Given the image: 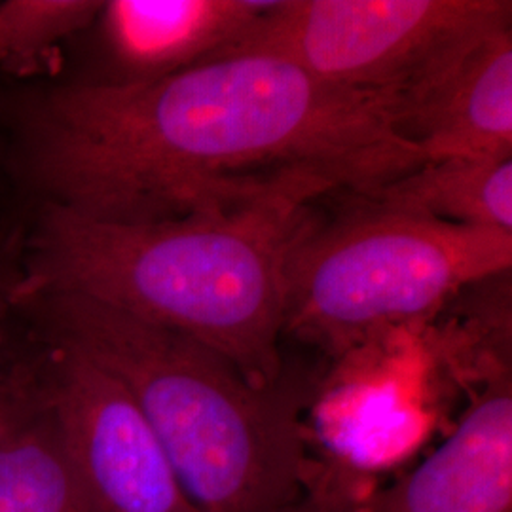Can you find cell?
Returning <instances> with one entry per match:
<instances>
[{
	"mask_svg": "<svg viewBox=\"0 0 512 512\" xmlns=\"http://www.w3.org/2000/svg\"><path fill=\"white\" fill-rule=\"evenodd\" d=\"M0 512H95L46 406L0 440Z\"/></svg>",
	"mask_w": 512,
	"mask_h": 512,
	"instance_id": "obj_11",
	"label": "cell"
},
{
	"mask_svg": "<svg viewBox=\"0 0 512 512\" xmlns=\"http://www.w3.org/2000/svg\"><path fill=\"white\" fill-rule=\"evenodd\" d=\"M361 512H512V387L501 374L454 433Z\"/></svg>",
	"mask_w": 512,
	"mask_h": 512,
	"instance_id": "obj_8",
	"label": "cell"
},
{
	"mask_svg": "<svg viewBox=\"0 0 512 512\" xmlns=\"http://www.w3.org/2000/svg\"><path fill=\"white\" fill-rule=\"evenodd\" d=\"M8 306H12V300H10V285H2V283H0V348H2V340H4V327H6Z\"/></svg>",
	"mask_w": 512,
	"mask_h": 512,
	"instance_id": "obj_15",
	"label": "cell"
},
{
	"mask_svg": "<svg viewBox=\"0 0 512 512\" xmlns=\"http://www.w3.org/2000/svg\"><path fill=\"white\" fill-rule=\"evenodd\" d=\"M511 16L505 0H274L228 55H279L330 88L397 105Z\"/></svg>",
	"mask_w": 512,
	"mask_h": 512,
	"instance_id": "obj_5",
	"label": "cell"
},
{
	"mask_svg": "<svg viewBox=\"0 0 512 512\" xmlns=\"http://www.w3.org/2000/svg\"><path fill=\"white\" fill-rule=\"evenodd\" d=\"M287 512H361V499L336 473L311 476L306 494Z\"/></svg>",
	"mask_w": 512,
	"mask_h": 512,
	"instance_id": "obj_14",
	"label": "cell"
},
{
	"mask_svg": "<svg viewBox=\"0 0 512 512\" xmlns=\"http://www.w3.org/2000/svg\"><path fill=\"white\" fill-rule=\"evenodd\" d=\"M274 0H109L95 21L116 82L181 73L239 48Z\"/></svg>",
	"mask_w": 512,
	"mask_h": 512,
	"instance_id": "obj_9",
	"label": "cell"
},
{
	"mask_svg": "<svg viewBox=\"0 0 512 512\" xmlns=\"http://www.w3.org/2000/svg\"><path fill=\"white\" fill-rule=\"evenodd\" d=\"M74 473L95 512H202L145 414L109 370L55 340L40 370Z\"/></svg>",
	"mask_w": 512,
	"mask_h": 512,
	"instance_id": "obj_6",
	"label": "cell"
},
{
	"mask_svg": "<svg viewBox=\"0 0 512 512\" xmlns=\"http://www.w3.org/2000/svg\"><path fill=\"white\" fill-rule=\"evenodd\" d=\"M349 202L512 232V156L429 160Z\"/></svg>",
	"mask_w": 512,
	"mask_h": 512,
	"instance_id": "obj_10",
	"label": "cell"
},
{
	"mask_svg": "<svg viewBox=\"0 0 512 512\" xmlns=\"http://www.w3.org/2000/svg\"><path fill=\"white\" fill-rule=\"evenodd\" d=\"M99 0H0V69L44 71L67 38L90 27Z\"/></svg>",
	"mask_w": 512,
	"mask_h": 512,
	"instance_id": "obj_12",
	"label": "cell"
},
{
	"mask_svg": "<svg viewBox=\"0 0 512 512\" xmlns=\"http://www.w3.org/2000/svg\"><path fill=\"white\" fill-rule=\"evenodd\" d=\"M323 194L289 190L211 217L109 224L46 205L12 304L74 294L219 353L255 387L283 378L285 266Z\"/></svg>",
	"mask_w": 512,
	"mask_h": 512,
	"instance_id": "obj_2",
	"label": "cell"
},
{
	"mask_svg": "<svg viewBox=\"0 0 512 512\" xmlns=\"http://www.w3.org/2000/svg\"><path fill=\"white\" fill-rule=\"evenodd\" d=\"M19 135L46 205L109 224L211 217L300 188L359 194L427 162L391 97L330 88L272 54L48 88L21 107Z\"/></svg>",
	"mask_w": 512,
	"mask_h": 512,
	"instance_id": "obj_1",
	"label": "cell"
},
{
	"mask_svg": "<svg viewBox=\"0 0 512 512\" xmlns=\"http://www.w3.org/2000/svg\"><path fill=\"white\" fill-rule=\"evenodd\" d=\"M348 205L327 224L311 217L285 266V332L330 353L511 272L509 230Z\"/></svg>",
	"mask_w": 512,
	"mask_h": 512,
	"instance_id": "obj_4",
	"label": "cell"
},
{
	"mask_svg": "<svg viewBox=\"0 0 512 512\" xmlns=\"http://www.w3.org/2000/svg\"><path fill=\"white\" fill-rule=\"evenodd\" d=\"M399 135L442 158L512 156V27L476 38L395 105Z\"/></svg>",
	"mask_w": 512,
	"mask_h": 512,
	"instance_id": "obj_7",
	"label": "cell"
},
{
	"mask_svg": "<svg viewBox=\"0 0 512 512\" xmlns=\"http://www.w3.org/2000/svg\"><path fill=\"white\" fill-rule=\"evenodd\" d=\"M27 306L124 385L202 512H287L310 475L298 387L249 384L219 353L84 296Z\"/></svg>",
	"mask_w": 512,
	"mask_h": 512,
	"instance_id": "obj_3",
	"label": "cell"
},
{
	"mask_svg": "<svg viewBox=\"0 0 512 512\" xmlns=\"http://www.w3.org/2000/svg\"><path fill=\"white\" fill-rule=\"evenodd\" d=\"M44 406L40 370L18 366L0 378V440L35 418Z\"/></svg>",
	"mask_w": 512,
	"mask_h": 512,
	"instance_id": "obj_13",
	"label": "cell"
}]
</instances>
